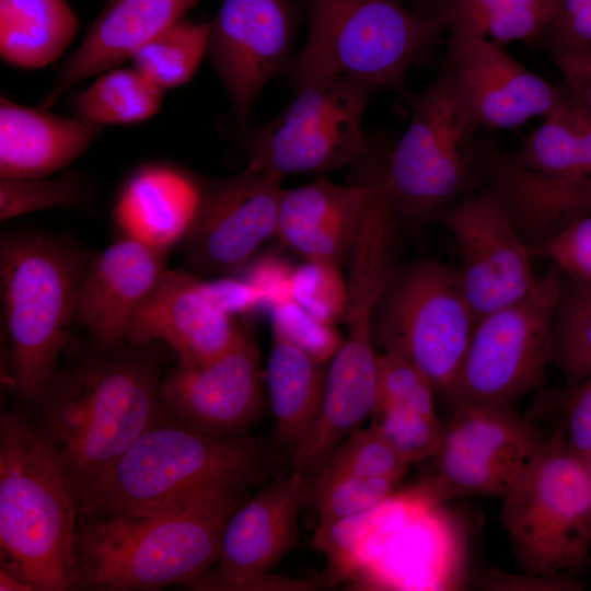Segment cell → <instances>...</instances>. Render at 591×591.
<instances>
[{
  "label": "cell",
  "instance_id": "obj_1",
  "mask_svg": "<svg viewBox=\"0 0 591 591\" xmlns=\"http://www.w3.org/2000/svg\"><path fill=\"white\" fill-rule=\"evenodd\" d=\"M164 372L153 343L72 337L55 373L22 403L78 509L163 412Z\"/></svg>",
  "mask_w": 591,
  "mask_h": 591
},
{
  "label": "cell",
  "instance_id": "obj_2",
  "mask_svg": "<svg viewBox=\"0 0 591 591\" xmlns=\"http://www.w3.org/2000/svg\"><path fill=\"white\" fill-rule=\"evenodd\" d=\"M281 464L257 438L205 433L163 409L85 496L78 521L166 514L246 495L278 475Z\"/></svg>",
  "mask_w": 591,
  "mask_h": 591
},
{
  "label": "cell",
  "instance_id": "obj_3",
  "mask_svg": "<svg viewBox=\"0 0 591 591\" xmlns=\"http://www.w3.org/2000/svg\"><path fill=\"white\" fill-rule=\"evenodd\" d=\"M246 495L157 515L78 521L74 590H159L187 584L212 568L231 512Z\"/></svg>",
  "mask_w": 591,
  "mask_h": 591
},
{
  "label": "cell",
  "instance_id": "obj_4",
  "mask_svg": "<svg viewBox=\"0 0 591 591\" xmlns=\"http://www.w3.org/2000/svg\"><path fill=\"white\" fill-rule=\"evenodd\" d=\"M92 257L62 236L25 230L1 234L5 381L22 403L55 373L73 337L76 301Z\"/></svg>",
  "mask_w": 591,
  "mask_h": 591
},
{
  "label": "cell",
  "instance_id": "obj_5",
  "mask_svg": "<svg viewBox=\"0 0 591 591\" xmlns=\"http://www.w3.org/2000/svg\"><path fill=\"white\" fill-rule=\"evenodd\" d=\"M78 508L22 407L0 416L1 564L34 591L74 590Z\"/></svg>",
  "mask_w": 591,
  "mask_h": 591
},
{
  "label": "cell",
  "instance_id": "obj_6",
  "mask_svg": "<svg viewBox=\"0 0 591 591\" xmlns=\"http://www.w3.org/2000/svg\"><path fill=\"white\" fill-rule=\"evenodd\" d=\"M309 8L308 38L289 70L296 91L335 77L399 89L410 61L443 30L396 0H309Z\"/></svg>",
  "mask_w": 591,
  "mask_h": 591
},
{
  "label": "cell",
  "instance_id": "obj_7",
  "mask_svg": "<svg viewBox=\"0 0 591 591\" xmlns=\"http://www.w3.org/2000/svg\"><path fill=\"white\" fill-rule=\"evenodd\" d=\"M499 520L522 571L575 575L591 547V467L552 434L502 498Z\"/></svg>",
  "mask_w": 591,
  "mask_h": 591
},
{
  "label": "cell",
  "instance_id": "obj_8",
  "mask_svg": "<svg viewBox=\"0 0 591 591\" xmlns=\"http://www.w3.org/2000/svg\"><path fill=\"white\" fill-rule=\"evenodd\" d=\"M479 125L444 69L413 104L391 152L383 188L399 217L425 220L452 206L467 183Z\"/></svg>",
  "mask_w": 591,
  "mask_h": 591
},
{
  "label": "cell",
  "instance_id": "obj_9",
  "mask_svg": "<svg viewBox=\"0 0 591 591\" xmlns=\"http://www.w3.org/2000/svg\"><path fill=\"white\" fill-rule=\"evenodd\" d=\"M475 324L457 270L419 260L395 271L373 332L385 352L416 366L450 404Z\"/></svg>",
  "mask_w": 591,
  "mask_h": 591
},
{
  "label": "cell",
  "instance_id": "obj_10",
  "mask_svg": "<svg viewBox=\"0 0 591 591\" xmlns=\"http://www.w3.org/2000/svg\"><path fill=\"white\" fill-rule=\"evenodd\" d=\"M439 505L416 487L350 518L348 577L381 589L455 586L457 545Z\"/></svg>",
  "mask_w": 591,
  "mask_h": 591
},
{
  "label": "cell",
  "instance_id": "obj_11",
  "mask_svg": "<svg viewBox=\"0 0 591 591\" xmlns=\"http://www.w3.org/2000/svg\"><path fill=\"white\" fill-rule=\"evenodd\" d=\"M563 280L552 265L525 297L476 321L451 407L512 406L544 384Z\"/></svg>",
  "mask_w": 591,
  "mask_h": 591
},
{
  "label": "cell",
  "instance_id": "obj_12",
  "mask_svg": "<svg viewBox=\"0 0 591 591\" xmlns=\"http://www.w3.org/2000/svg\"><path fill=\"white\" fill-rule=\"evenodd\" d=\"M374 88L335 77L297 90L283 112L250 135L247 164L281 177L355 164L371 149L361 124Z\"/></svg>",
  "mask_w": 591,
  "mask_h": 591
},
{
  "label": "cell",
  "instance_id": "obj_13",
  "mask_svg": "<svg viewBox=\"0 0 591 591\" xmlns=\"http://www.w3.org/2000/svg\"><path fill=\"white\" fill-rule=\"evenodd\" d=\"M434 474L419 487L442 502L464 496L503 498L543 443L512 406L452 407Z\"/></svg>",
  "mask_w": 591,
  "mask_h": 591
},
{
  "label": "cell",
  "instance_id": "obj_14",
  "mask_svg": "<svg viewBox=\"0 0 591 591\" xmlns=\"http://www.w3.org/2000/svg\"><path fill=\"white\" fill-rule=\"evenodd\" d=\"M309 488L305 476L292 470L244 499L225 522L215 566L186 586L221 591L314 589L313 581L270 573L296 545Z\"/></svg>",
  "mask_w": 591,
  "mask_h": 591
},
{
  "label": "cell",
  "instance_id": "obj_15",
  "mask_svg": "<svg viewBox=\"0 0 591 591\" xmlns=\"http://www.w3.org/2000/svg\"><path fill=\"white\" fill-rule=\"evenodd\" d=\"M440 217L459 247L457 273L476 321L534 288L531 246L491 187L455 201Z\"/></svg>",
  "mask_w": 591,
  "mask_h": 591
},
{
  "label": "cell",
  "instance_id": "obj_16",
  "mask_svg": "<svg viewBox=\"0 0 591 591\" xmlns=\"http://www.w3.org/2000/svg\"><path fill=\"white\" fill-rule=\"evenodd\" d=\"M283 177L247 164L202 188L197 218L185 242V264L202 274L237 273L276 235Z\"/></svg>",
  "mask_w": 591,
  "mask_h": 591
},
{
  "label": "cell",
  "instance_id": "obj_17",
  "mask_svg": "<svg viewBox=\"0 0 591 591\" xmlns=\"http://www.w3.org/2000/svg\"><path fill=\"white\" fill-rule=\"evenodd\" d=\"M163 409L205 433L246 434L263 405L260 354L251 329L244 328L220 357L198 366L178 362L165 370Z\"/></svg>",
  "mask_w": 591,
  "mask_h": 591
},
{
  "label": "cell",
  "instance_id": "obj_18",
  "mask_svg": "<svg viewBox=\"0 0 591 591\" xmlns=\"http://www.w3.org/2000/svg\"><path fill=\"white\" fill-rule=\"evenodd\" d=\"M291 19L285 0H223L210 23L207 55L246 127L257 94L288 57Z\"/></svg>",
  "mask_w": 591,
  "mask_h": 591
},
{
  "label": "cell",
  "instance_id": "obj_19",
  "mask_svg": "<svg viewBox=\"0 0 591 591\" xmlns=\"http://www.w3.org/2000/svg\"><path fill=\"white\" fill-rule=\"evenodd\" d=\"M443 69L480 128L514 129L544 118L568 93L486 38L450 37Z\"/></svg>",
  "mask_w": 591,
  "mask_h": 591
},
{
  "label": "cell",
  "instance_id": "obj_20",
  "mask_svg": "<svg viewBox=\"0 0 591 591\" xmlns=\"http://www.w3.org/2000/svg\"><path fill=\"white\" fill-rule=\"evenodd\" d=\"M243 328L244 324L236 322L195 276L186 270L166 269L134 312L125 340H162L179 361L198 366L223 355Z\"/></svg>",
  "mask_w": 591,
  "mask_h": 591
},
{
  "label": "cell",
  "instance_id": "obj_21",
  "mask_svg": "<svg viewBox=\"0 0 591 591\" xmlns=\"http://www.w3.org/2000/svg\"><path fill=\"white\" fill-rule=\"evenodd\" d=\"M165 254L124 236L93 255L79 288L74 324L100 340H125L134 312L167 269Z\"/></svg>",
  "mask_w": 591,
  "mask_h": 591
},
{
  "label": "cell",
  "instance_id": "obj_22",
  "mask_svg": "<svg viewBox=\"0 0 591 591\" xmlns=\"http://www.w3.org/2000/svg\"><path fill=\"white\" fill-rule=\"evenodd\" d=\"M200 1L108 0L38 107L49 109L79 81L131 59Z\"/></svg>",
  "mask_w": 591,
  "mask_h": 591
},
{
  "label": "cell",
  "instance_id": "obj_23",
  "mask_svg": "<svg viewBox=\"0 0 591 591\" xmlns=\"http://www.w3.org/2000/svg\"><path fill=\"white\" fill-rule=\"evenodd\" d=\"M363 199L357 176L348 186L318 179L283 189L276 235L310 264L340 267L356 237Z\"/></svg>",
  "mask_w": 591,
  "mask_h": 591
},
{
  "label": "cell",
  "instance_id": "obj_24",
  "mask_svg": "<svg viewBox=\"0 0 591 591\" xmlns=\"http://www.w3.org/2000/svg\"><path fill=\"white\" fill-rule=\"evenodd\" d=\"M201 198L202 187L188 174L167 165L148 164L121 188L114 217L124 236L166 253L186 239Z\"/></svg>",
  "mask_w": 591,
  "mask_h": 591
},
{
  "label": "cell",
  "instance_id": "obj_25",
  "mask_svg": "<svg viewBox=\"0 0 591 591\" xmlns=\"http://www.w3.org/2000/svg\"><path fill=\"white\" fill-rule=\"evenodd\" d=\"M101 126L0 99V177H42L72 163Z\"/></svg>",
  "mask_w": 591,
  "mask_h": 591
},
{
  "label": "cell",
  "instance_id": "obj_26",
  "mask_svg": "<svg viewBox=\"0 0 591 591\" xmlns=\"http://www.w3.org/2000/svg\"><path fill=\"white\" fill-rule=\"evenodd\" d=\"M376 368L378 357L336 351L326 374L315 425L291 453L293 471L305 477L310 473L317 475L337 447L372 416L376 401Z\"/></svg>",
  "mask_w": 591,
  "mask_h": 591
},
{
  "label": "cell",
  "instance_id": "obj_27",
  "mask_svg": "<svg viewBox=\"0 0 591 591\" xmlns=\"http://www.w3.org/2000/svg\"><path fill=\"white\" fill-rule=\"evenodd\" d=\"M320 364L274 317L265 380L276 430L292 451L305 440L321 410L326 375Z\"/></svg>",
  "mask_w": 591,
  "mask_h": 591
},
{
  "label": "cell",
  "instance_id": "obj_28",
  "mask_svg": "<svg viewBox=\"0 0 591 591\" xmlns=\"http://www.w3.org/2000/svg\"><path fill=\"white\" fill-rule=\"evenodd\" d=\"M77 30V16L66 0H0V54L14 67L51 63Z\"/></svg>",
  "mask_w": 591,
  "mask_h": 591
},
{
  "label": "cell",
  "instance_id": "obj_29",
  "mask_svg": "<svg viewBox=\"0 0 591 591\" xmlns=\"http://www.w3.org/2000/svg\"><path fill=\"white\" fill-rule=\"evenodd\" d=\"M164 90L135 68L112 69L78 93L72 101L76 118L93 124H131L155 115Z\"/></svg>",
  "mask_w": 591,
  "mask_h": 591
},
{
  "label": "cell",
  "instance_id": "obj_30",
  "mask_svg": "<svg viewBox=\"0 0 591 591\" xmlns=\"http://www.w3.org/2000/svg\"><path fill=\"white\" fill-rule=\"evenodd\" d=\"M210 23L179 21L132 57L134 68L166 90L187 83L207 53Z\"/></svg>",
  "mask_w": 591,
  "mask_h": 591
},
{
  "label": "cell",
  "instance_id": "obj_31",
  "mask_svg": "<svg viewBox=\"0 0 591 591\" xmlns=\"http://www.w3.org/2000/svg\"><path fill=\"white\" fill-rule=\"evenodd\" d=\"M568 385L591 374V289L563 280L549 363Z\"/></svg>",
  "mask_w": 591,
  "mask_h": 591
},
{
  "label": "cell",
  "instance_id": "obj_32",
  "mask_svg": "<svg viewBox=\"0 0 591 591\" xmlns=\"http://www.w3.org/2000/svg\"><path fill=\"white\" fill-rule=\"evenodd\" d=\"M399 482L349 473L318 474L309 493L317 512V526L360 514L393 494Z\"/></svg>",
  "mask_w": 591,
  "mask_h": 591
},
{
  "label": "cell",
  "instance_id": "obj_33",
  "mask_svg": "<svg viewBox=\"0 0 591 591\" xmlns=\"http://www.w3.org/2000/svg\"><path fill=\"white\" fill-rule=\"evenodd\" d=\"M409 465L372 424L344 440L318 474L349 473L399 482Z\"/></svg>",
  "mask_w": 591,
  "mask_h": 591
},
{
  "label": "cell",
  "instance_id": "obj_34",
  "mask_svg": "<svg viewBox=\"0 0 591 591\" xmlns=\"http://www.w3.org/2000/svg\"><path fill=\"white\" fill-rule=\"evenodd\" d=\"M374 424L408 464L433 457L442 442L444 425L436 412L408 406H385L372 414Z\"/></svg>",
  "mask_w": 591,
  "mask_h": 591
},
{
  "label": "cell",
  "instance_id": "obj_35",
  "mask_svg": "<svg viewBox=\"0 0 591 591\" xmlns=\"http://www.w3.org/2000/svg\"><path fill=\"white\" fill-rule=\"evenodd\" d=\"M85 199L83 185L69 176L0 177L1 221L47 208L82 206Z\"/></svg>",
  "mask_w": 591,
  "mask_h": 591
},
{
  "label": "cell",
  "instance_id": "obj_36",
  "mask_svg": "<svg viewBox=\"0 0 591 591\" xmlns=\"http://www.w3.org/2000/svg\"><path fill=\"white\" fill-rule=\"evenodd\" d=\"M531 250L559 268L565 280L591 289V215L573 220Z\"/></svg>",
  "mask_w": 591,
  "mask_h": 591
},
{
  "label": "cell",
  "instance_id": "obj_37",
  "mask_svg": "<svg viewBox=\"0 0 591 591\" xmlns=\"http://www.w3.org/2000/svg\"><path fill=\"white\" fill-rule=\"evenodd\" d=\"M531 0H424L420 13L437 21L454 38H485L503 12Z\"/></svg>",
  "mask_w": 591,
  "mask_h": 591
},
{
  "label": "cell",
  "instance_id": "obj_38",
  "mask_svg": "<svg viewBox=\"0 0 591 591\" xmlns=\"http://www.w3.org/2000/svg\"><path fill=\"white\" fill-rule=\"evenodd\" d=\"M558 421L569 451L591 467V374L561 394Z\"/></svg>",
  "mask_w": 591,
  "mask_h": 591
},
{
  "label": "cell",
  "instance_id": "obj_39",
  "mask_svg": "<svg viewBox=\"0 0 591 591\" xmlns=\"http://www.w3.org/2000/svg\"><path fill=\"white\" fill-rule=\"evenodd\" d=\"M310 264V263H309ZM311 287L302 302L318 322L331 323L337 315H345L347 288L339 277V267L327 264H310L308 273Z\"/></svg>",
  "mask_w": 591,
  "mask_h": 591
},
{
  "label": "cell",
  "instance_id": "obj_40",
  "mask_svg": "<svg viewBox=\"0 0 591 591\" xmlns=\"http://www.w3.org/2000/svg\"><path fill=\"white\" fill-rule=\"evenodd\" d=\"M483 590L495 591H579L584 586L572 575L541 576L522 571L510 573L502 570H486L477 579Z\"/></svg>",
  "mask_w": 591,
  "mask_h": 591
},
{
  "label": "cell",
  "instance_id": "obj_41",
  "mask_svg": "<svg viewBox=\"0 0 591 591\" xmlns=\"http://www.w3.org/2000/svg\"><path fill=\"white\" fill-rule=\"evenodd\" d=\"M543 37L551 53L591 50V4L564 21L552 23Z\"/></svg>",
  "mask_w": 591,
  "mask_h": 591
},
{
  "label": "cell",
  "instance_id": "obj_42",
  "mask_svg": "<svg viewBox=\"0 0 591 591\" xmlns=\"http://www.w3.org/2000/svg\"><path fill=\"white\" fill-rule=\"evenodd\" d=\"M551 55L565 86L591 114V50L553 51Z\"/></svg>",
  "mask_w": 591,
  "mask_h": 591
},
{
  "label": "cell",
  "instance_id": "obj_43",
  "mask_svg": "<svg viewBox=\"0 0 591 591\" xmlns=\"http://www.w3.org/2000/svg\"><path fill=\"white\" fill-rule=\"evenodd\" d=\"M1 591H34L32 586L16 570L8 565H0Z\"/></svg>",
  "mask_w": 591,
  "mask_h": 591
},
{
  "label": "cell",
  "instance_id": "obj_44",
  "mask_svg": "<svg viewBox=\"0 0 591 591\" xmlns=\"http://www.w3.org/2000/svg\"><path fill=\"white\" fill-rule=\"evenodd\" d=\"M590 4L591 0H559L557 14L553 23L568 19Z\"/></svg>",
  "mask_w": 591,
  "mask_h": 591
},
{
  "label": "cell",
  "instance_id": "obj_45",
  "mask_svg": "<svg viewBox=\"0 0 591 591\" xmlns=\"http://www.w3.org/2000/svg\"><path fill=\"white\" fill-rule=\"evenodd\" d=\"M396 1H399V0H396Z\"/></svg>",
  "mask_w": 591,
  "mask_h": 591
}]
</instances>
